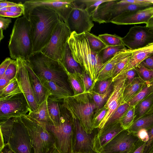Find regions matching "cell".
Segmentation results:
<instances>
[{
	"label": "cell",
	"instance_id": "cell-14",
	"mask_svg": "<svg viewBox=\"0 0 153 153\" xmlns=\"http://www.w3.org/2000/svg\"><path fill=\"white\" fill-rule=\"evenodd\" d=\"M123 44L134 50L153 43V33L146 26L131 27L126 35L122 38Z\"/></svg>",
	"mask_w": 153,
	"mask_h": 153
},
{
	"label": "cell",
	"instance_id": "cell-38",
	"mask_svg": "<svg viewBox=\"0 0 153 153\" xmlns=\"http://www.w3.org/2000/svg\"><path fill=\"white\" fill-rule=\"evenodd\" d=\"M134 111V106H130L120 120V126L124 130H128L133 124L135 119Z\"/></svg>",
	"mask_w": 153,
	"mask_h": 153
},
{
	"label": "cell",
	"instance_id": "cell-49",
	"mask_svg": "<svg viewBox=\"0 0 153 153\" xmlns=\"http://www.w3.org/2000/svg\"><path fill=\"white\" fill-rule=\"evenodd\" d=\"M125 74L126 79V85L129 84L135 78L138 77L137 72L134 69L128 71Z\"/></svg>",
	"mask_w": 153,
	"mask_h": 153
},
{
	"label": "cell",
	"instance_id": "cell-36",
	"mask_svg": "<svg viewBox=\"0 0 153 153\" xmlns=\"http://www.w3.org/2000/svg\"><path fill=\"white\" fill-rule=\"evenodd\" d=\"M84 33L91 48L95 52L98 53L107 46L98 36L89 32Z\"/></svg>",
	"mask_w": 153,
	"mask_h": 153
},
{
	"label": "cell",
	"instance_id": "cell-37",
	"mask_svg": "<svg viewBox=\"0 0 153 153\" xmlns=\"http://www.w3.org/2000/svg\"><path fill=\"white\" fill-rule=\"evenodd\" d=\"M14 119L15 117L0 122V131L3 134L5 145L8 144L12 135Z\"/></svg>",
	"mask_w": 153,
	"mask_h": 153
},
{
	"label": "cell",
	"instance_id": "cell-15",
	"mask_svg": "<svg viewBox=\"0 0 153 153\" xmlns=\"http://www.w3.org/2000/svg\"><path fill=\"white\" fill-rule=\"evenodd\" d=\"M16 60L17 70L15 78L27 101L31 111H34L37 108L39 105L34 98L28 71L23 60L19 58Z\"/></svg>",
	"mask_w": 153,
	"mask_h": 153
},
{
	"label": "cell",
	"instance_id": "cell-60",
	"mask_svg": "<svg viewBox=\"0 0 153 153\" xmlns=\"http://www.w3.org/2000/svg\"><path fill=\"white\" fill-rule=\"evenodd\" d=\"M48 153H59L55 146L52 148Z\"/></svg>",
	"mask_w": 153,
	"mask_h": 153
},
{
	"label": "cell",
	"instance_id": "cell-1",
	"mask_svg": "<svg viewBox=\"0 0 153 153\" xmlns=\"http://www.w3.org/2000/svg\"><path fill=\"white\" fill-rule=\"evenodd\" d=\"M61 20L56 12L48 7L40 6L32 10L29 17L32 53L40 52L48 44L55 27Z\"/></svg>",
	"mask_w": 153,
	"mask_h": 153
},
{
	"label": "cell",
	"instance_id": "cell-12",
	"mask_svg": "<svg viewBox=\"0 0 153 153\" xmlns=\"http://www.w3.org/2000/svg\"><path fill=\"white\" fill-rule=\"evenodd\" d=\"M91 15L82 5L74 1V7L66 24L71 33L79 34L90 32L94 26Z\"/></svg>",
	"mask_w": 153,
	"mask_h": 153
},
{
	"label": "cell",
	"instance_id": "cell-13",
	"mask_svg": "<svg viewBox=\"0 0 153 153\" xmlns=\"http://www.w3.org/2000/svg\"><path fill=\"white\" fill-rule=\"evenodd\" d=\"M8 144L14 153H34L28 133L20 117H15Z\"/></svg>",
	"mask_w": 153,
	"mask_h": 153
},
{
	"label": "cell",
	"instance_id": "cell-54",
	"mask_svg": "<svg viewBox=\"0 0 153 153\" xmlns=\"http://www.w3.org/2000/svg\"><path fill=\"white\" fill-rule=\"evenodd\" d=\"M20 2L18 3L6 1H0V9L4 7H10L18 5Z\"/></svg>",
	"mask_w": 153,
	"mask_h": 153
},
{
	"label": "cell",
	"instance_id": "cell-9",
	"mask_svg": "<svg viewBox=\"0 0 153 153\" xmlns=\"http://www.w3.org/2000/svg\"><path fill=\"white\" fill-rule=\"evenodd\" d=\"M31 111L23 93L0 98V122L10 118L20 117Z\"/></svg>",
	"mask_w": 153,
	"mask_h": 153
},
{
	"label": "cell",
	"instance_id": "cell-25",
	"mask_svg": "<svg viewBox=\"0 0 153 153\" xmlns=\"http://www.w3.org/2000/svg\"><path fill=\"white\" fill-rule=\"evenodd\" d=\"M146 83L138 76L129 84L126 85L123 94V104L128 102L137 95Z\"/></svg>",
	"mask_w": 153,
	"mask_h": 153
},
{
	"label": "cell",
	"instance_id": "cell-18",
	"mask_svg": "<svg viewBox=\"0 0 153 153\" xmlns=\"http://www.w3.org/2000/svg\"><path fill=\"white\" fill-rule=\"evenodd\" d=\"M153 16V6L122 14L113 19L111 23L118 25L146 24Z\"/></svg>",
	"mask_w": 153,
	"mask_h": 153
},
{
	"label": "cell",
	"instance_id": "cell-21",
	"mask_svg": "<svg viewBox=\"0 0 153 153\" xmlns=\"http://www.w3.org/2000/svg\"><path fill=\"white\" fill-rule=\"evenodd\" d=\"M152 54L153 43L150 44L144 47L133 50L125 66L117 76L125 74L128 71L134 68L145 59Z\"/></svg>",
	"mask_w": 153,
	"mask_h": 153
},
{
	"label": "cell",
	"instance_id": "cell-45",
	"mask_svg": "<svg viewBox=\"0 0 153 153\" xmlns=\"http://www.w3.org/2000/svg\"><path fill=\"white\" fill-rule=\"evenodd\" d=\"M98 82H99L97 92L100 94L105 93L108 90L113 82L112 78Z\"/></svg>",
	"mask_w": 153,
	"mask_h": 153
},
{
	"label": "cell",
	"instance_id": "cell-62",
	"mask_svg": "<svg viewBox=\"0 0 153 153\" xmlns=\"http://www.w3.org/2000/svg\"><path fill=\"white\" fill-rule=\"evenodd\" d=\"M148 153H153V149L149 151Z\"/></svg>",
	"mask_w": 153,
	"mask_h": 153
},
{
	"label": "cell",
	"instance_id": "cell-29",
	"mask_svg": "<svg viewBox=\"0 0 153 153\" xmlns=\"http://www.w3.org/2000/svg\"><path fill=\"white\" fill-rule=\"evenodd\" d=\"M64 68L67 76L69 84L73 91L74 95H77L85 92L81 77L82 74H79L76 73H71L68 71L64 67Z\"/></svg>",
	"mask_w": 153,
	"mask_h": 153
},
{
	"label": "cell",
	"instance_id": "cell-44",
	"mask_svg": "<svg viewBox=\"0 0 153 153\" xmlns=\"http://www.w3.org/2000/svg\"><path fill=\"white\" fill-rule=\"evenodd\" d=\"M82 78L83 81L85 92L93 90L95 84L94 83L90 76L82 70Z\"/></svg>",
	"mask_w": 153,
	"mask_h": 153
},
{
	"label": "cell",
	"instance_id": "cell-53",
	"mask_svg": "<svg viewBox=\"0 0 153 153\" xmlns=\"http://www.w3.org/2000/svg\"><path fill=\"white\" fill-rule=\"evenodd\" d=\"M22 13L8 11H0V16L8 18H16L21 16Z\"/></svg>",
	"mask_w": 153,
	"mask_h": 153
},
{
	"label": "cell",
	"instance_id": "cell-7",
	"mask_svg": "<svg viewBox=\"0 0 153 153\" xmlns=\"http://www.w3.org/2000/svg\"><path fill=\"white\" fill-rule=\"evenodd\" d=\"M20 117L28 131L34 153H48L55 146L53 135L45 125L27 114Z\"/></svg>",
	"mask_w": 153,
	"mask_h": 153
},
{
	"label": "cell",
	"instance_id": "cell-31",
	"mask_svg": "<svg viewBox=\"0 0 153 153\" xmlns=\"http://www.w3.org/2000/svg\"><path fill=\"white\" fill-rule=\"evenodd\" d=\"M113 87V82L108 90L103 94H99L93 89L88 91L96 105L97 110L100 109L103 107L112 91Z\"/></svg>",
	"mask_w": 153,
	"mask_h": 153
},
{
	"label": "cell",
	"instance_id": "cell-42",
	"mask_svg": "<svg viewBox=\"0 0 153 153\" xmlns=\"http://www.w3.org/2000/svg\"><path fill=\"white\" fill-rule=\"evenodd\" d=\"M107 112V110L103 107L100 109L96 111L94 115L92 121V126L94 129L98 128L100 123L105 117Z\"/></svg>",
	"mask_w": 153,
	"mask_h": 153
},
{
	"label": "cell",
	"instance_id": "cell-43",
	"mask_svg": "<svg viewBox=\"0 0 153 153\" xmlns=\"http://www.w3.org/2000/svg\"><path fill=\"white\" fill-rule=\"evenodd\" d=\"M17 70V60L13 59L6 69L4 75L7 78L11 81L15 78Z\"/></svg>",
	"mask_w": 153,
	"mask_h": 153
},
{
	"label": "cell",
	"instance_id": "cell-51",
	"mask_svg": "<svg viewBox=\"0 0 153 153\" xmlns=\"http://www.w3.org/2000/svg\"><path fill=\"white\" fill-rule=\"evenodd\" d=\"M13 59L11 58H6L0 65V77L4 74L5 71Z\"/></svg>",
	"mask_w": 153,
	"mask_h": 153
},
{
	"label": "cell",
	"instance_id": "cell-17",
	"mask_svg": "<svg viewBox=\"0 0 153 153\" xmlns=\"http://www.w3.org/2000/svg\"><path fill=\"white\" fill-rule=\"evenodd\" d=\"M92 139L93 150L100 153L103 148L115 137L124 130L118 122L101 129L97 128Z\"/></svg>",
	"mask_w": 153,
	"mask_h": 153
},
{
	"label": "cell",
	"instance_id": "cell-6",
	"mask_svg": "<svg viewBox=\"0 0 153 153\" xmlns=\"http://www.w3.org/2000/svg\"><path fill=\"white\" fill-rule=\"evenodd\" d=\"M61 118L57 125H47L53 137L59 153H74V128L73 118L63 102L60 103Z\"/></svg>",
	"mask_w": 153,
	"mask_h": 153
},
{
	"label": "cell",
	"instance_id": "cell-4",
	"mask_svg": "<svg viewBox=\"0 0 153 153\" xmlns=\"http://www.w3.org/2000/svg\"><path fill=\"white\" fill-rule=\"evenodd\" d=\"M10 58L27 60L32 54L33 45L30 22L23 16L15 21L8 46Z\"/></svg>",
	"mask_w": 153,
	"mask_h": 153
},
{
	"label": "cell",
	"instance_id": "cell-34",
	"mask_svg": "<svg viewBox=\"0 0 153 153\" xmlns=\"http://www.w3.org/2000/svg\"><path fill=\"white\" fill-rule=\"evenodd\" d=\"M110 0H79L75 2L82 6L91 15L92 17L97 12L99 6Z\"/></svg>",
	"mask_w": 153,
	"mask_h": 153
},
{
	"label": "cell",
	"instance_id": "cell-24",
	"mask_svg": "<svg viewBox=\"0 0 153 153\" xmlns=\"http://www.w3.org/2000/svg\"><path fill=\"white\" fill-rule=\"evenodd\" d=\"M41 81L47 90L49 96L59 100H63L72 95L70 90L59 86L53 81L47 80Z\"/></svg>",
	"mask_w": 153,
	"mask_h": 153
},
{
	"label": "cell",
	"instance_id": "cell-40",
	"mask_svg": "<svg viewBox=\"0 0 153 153\" xmlns=\"http://www.w3.org/2000/svg\"><path fill=\"white\" fill-rule=\"evenodd\" d=\"M98 36L107 46H117L123 44L121 37L116 35L104 33L100 34Z\"/></svg>",
	"mask_w": 153,
	"mask_h": 153
},
{
	"label": "cell",
	"instance_id": "cell-58",
	"mask_svg": "<svg viewBox=\"0 0 153 153\" xmlns=\"http://www.w3.org/2000/svg\"><path fill=\"white\" fill-rule=\"evenodd\" d=\"M146 26L153 33V16L147 23Z\"/></svg>",
	"mask_w": 153,
	"mask_h": 153
},
{
	"label": "cell",
	"instance_id": "cell-20",
	"mask_svg": "<svg viewBox=\"0 0 153 153\" xmlns=\"http://www.w3.org/2000/svg\"><path fill=\"white\" fill-rule=\"evenodd\" d=\"M133 51V50L129 49L120 51L104 63L99 73L97 82L112 78L114 69L116 65L130 56Z\"/></svg>",
	"mask_w": 153,
	"mask_h": 153
},
{
	"label": "cell",
	"instance_id": "cell-33",
	"mask_svg": "<svg viewBox=\"0 0 153 153\" xmlns=\"http://www.w3.org/2000/svg\"><path fill=\"white\" fill-rule=\"evenodd\" d=\"M127 49L123 44L117 46H107L99 52L98 55L102 63L104 64L117 53Z\"/></svg>",
	"mask_w": 153,
	"mask_h": 153
},
{
	"label": "cell",
	"instance_id": "cell-56",
	"mask_svg": "<svg viewBox=\"0 0 153 153\" xmlns=\"http://www.w3.org/2000/svg\"><path fill=\"white\" fill-rule=\"evenodd\" d=\"M148 133L149 136V139L148 141L146 143V146L148 147L151 143L153 141V126L150 128Z\"/></svg>",
	"mask_w": 153,
	"mask_h": 153
},
{
	"label": "cell",
	"instance_id": "cell-28",
	"mask_svg": "<svg viewBox=\"0 0 153 153\" xmlns=\"http://www.w3.org/2000/svg\"><path fill=\"white\" fill-rule=\"evenodd\" d=\"M63 100H59L49 96L47 99V105L50 117L53 125H58L60 122L61 113L60 102Z\"/></svg>",
	"mask_w": 153,
	"mask_h": 153
},
{
	"label": "cell",
	"instance_id": "cell-35",
	"mask_svg": "<svg viewBox=\"0 0 153 153\" xmlns=\"http://www.w3.org/2000/svg\"><path fill=\"white\" fill-rule=\"evenodd\" d=\"M22 93L16 78L10 81L4 88L0 91V98L7 97Z\"/></svg>",
	"mask_w": 153,
	"mask_h": 153
},
{
	"label": "cell",
	"instance_id": "cell-61",
	"mask_svg": "<svg viewBox=\"0 0 153 153\" xmlns=\"http://www.w3.org/2000/svg\"><path fill=\"white\" fill-rule=\"evenodd\" d=\"M74 153H98L94 151H90L86 152H75Z\"/></svg>",
	"mask_w": 153,
	"mask_h": 153
},
{
	"label": "cell",
	"instance_id": "cell-16",
	"mask_svg": "<svg viewBox=\"0 0 153 153\" xmlns=\"http://www.w3.org/2000/svg\"><path fill=\"white\" fill-rule=\"evenodd\" d=\"M135 142L131 133L124 130L111 140L100 153H129Z\"/></svg>",
	"mask_w": 153,
	"mask_h": 153
},
{
	"label": "cell",
	"instance_id": "cell-10",
	"mask_svg": "<svg viewBox=\"0 0 153 153\" xmlns=\"http://www.w3.org/2000/svg\"><path fill=\"white\" fill-rule=\"evenodd\" d=\"M74 0H35L25 1L23 4L25 8L23 14L29 20L30 13L34 8L44 6L51 8L59 15L65 23L74 7Z\"/></svg>",
	"mask_w": 153,
	"mask_h": 153
},
{
	"label": "cell",
	"instance_id": "cell-30",
	"mask_svg": "<svg viewBox=\"0 0 153 153\" xmlns=\"http://www.w3.org/2000/svg\"><path fill=\"white\" fill-rule=\"evenodd\" d=\"M134 107V122L143 116L153 107V93L140 101Z\"/></svg>",
	"mask_w": 153,
	"mask_h": 153
},
{
	"label": "cell",
	"instance_id": "cell-48",
	"mask_svg": "<svg viewBox=\"0 0 153 153\" xmlns=\"http://www.w3.org/2000/svg\"><path fill=\"white\" fill-rule=\"evenodd\" d=\"M25 8L24 5L20 2L19 5L10 7H4L0 9V11H8L11 12L20 13L23 14L24 12Z\"/></svg>",
	"mask_w": 153,
	"mask_h": 153
},
{
	"label": "cell",
	"instance_id": "cell-55",
	"mask_svg": "<svg viewBox=\"0 0 153 153\" xmlns=\"http://www.w3.org/2000/svg\"><path fill=\"white\" fill-rule=\"evenodd\" d=\"M10 81L4 75L0 77V91L5 87Z\"/></svg>",
	"mask_w": 153,
	"mask_h": 153
},
{
	"label": "cell",
	"instance_id": "cell-52",
	"mask_svg": "<svg viewBox=\"0 0 153 153\" xmlns=\"http://www.w3.org/2000/svg\"><path fill=\"white\" fill-rule=\"evenodd\" d=\"M140 64L149 69L153 70V54L145 59Z\"/></svg>",
	"mask_w": 153,
	"mask_h": 153
},
{
	"label": "cell",
	"instance_id": "cell-3",
	"mask_svg": "<svg viewBox=\"0 0 153 153\" xmlns=\"http://www.w3.org/2000/svg\"><path fill=\"white\" fill-rule=\"evenodd\" d=\"M26 61L41 81H52L70 90L67 76L60 61L51 59L41 52L32 53Z\"/></svg>",
	"mask_w": 153,
	"mask_h": 153
},
{
	"label": "cell",
	"instance_id": "cell-26",
	"mask_svg": "<svg viewBox=\"0 0 153 153\" xmlns=\"http://www.w3.org/2000/svg\"><path fill=\"white\" fill-rule=\"evenodd\" d=\"M27 115L46 126L53 125L48 112L47 100L41 103L37 109L28 113Z\"/></svg>",
	"mask_w": 153,
	"mask_h": 153
},
{
	"label": "cell",
	"instance_id": "cell-59",
	"mask_svg": "<svg viewBox=\"0 0 153 153\" xmlns=\"http://www.w3.org/2000/svg\"><path fill=\"white\" fill-rule=\"evenodd\" d=\"M0 132V151L4 148L5 146L4 138L2 133Z\"/></svg>",
	"mask_w": 153,
	"mask_h": 153
},
{
	"label": "cell",
	"instance_id": "cell-46",
	"mask_svg": "<svg viewBox=\"0 0 153 153\" xmlns=\"http://www.w3.org/2000/svg\"><path fill=\"white\" fill-rule=\"evenodd\" d=\"M11 22V19L10 18L0 16V41L4 37L3 31L8 27Z\"/></svg>",
	"mask_w": 153,
	"mask_h": 153
},
{
	"label": "cell",
	"instance_id": "cell-50",
	"mask_svg": "<svg viewBox=\"0 0 153 153\" xmlns=\"http://www.w3.org/2000/svg\"><path fill=\"white\" fill-rule=\"evenodd\" d=\"M137 133L138 137L142 141L146 143L148 141L149 136L147 129H142L138 131Z\"/></svg>",
	"mask_w": 153,
	"mask_h": 153
},
{
	"label": "cell",
	"instance_id": "cell-39",
	"mask_svg": "<svg viewBox=\"0 0 153 153\" xmlns=\"http://www.w3.org/2000/svg\"><path fill=\"white\" fill-rule=\"evenodd\" d=\"M130 106L128 103H125L120 105L108 121L103 127L119 122L120 119Z\"/></svg>",
	"mask_w": 153,
	"mask_h": 153
},
{
	"label": "cell",
	"instance_id": "cell-57",
	"mask_svg": "<svg viewBox=\"0 0 153 153\" xmlns=\"http://www.w3.org/2000/svg\"><path fill=\"white\" fill-rule=\"evenodd\" d=\"M0 153H14L10 149L8 144L5 145V147L0 151Z\"/></svg>",
	"mask_w": 153,
	"mask_h": 153
},
{
	"label": "cell",
	"instance_id": "cell-23",
	"mask_svg": "<svg viewBox=\"0 0 153 153\" xmlns=\"http://www.w3.org/2000/svg\"><path fill=\"white\" fill-rule=\"evenodd\" d=\"M60 62L64 68L68 72L82 74V69L79 64L73 58L68 42Z\"/></svg>",
	"mask_w": 153,
	"mask_h": 153
},
{
	"label": "cell",
	"instance_id": "cell-2",
	"mask_svg": "<svg viewBox=\"0 0 153 153\" xmlns=\"http://www.w3.org/2000/svg\"><path fill=\"white\" fill-rule=\"evenodd\" d=\"M68 43L74 59L95 84L103 65L98 53L91 48L84 33L78 34L74 32L71 33Z\"/></svg>",
	"mask_w": 153,
	"mask_h": 153
},
{
	"label": "cell",
	"instance_id": "cell-11",
	"mask_svg": "<svg viewBox=\"0 0 153 153\" xmlns=\"http://www.w3.org/2000/svg\"><path fill=\"white\" fill-rule=\"evenodd\" d=\"M112 79L113 89L103 106L107 110V112L97 128L99 129L103 128L116 109L123 104V94L126 85L125 74L117 76Z\"/></svg>",
	"mask_w": 153,
	"mask_h": 153
},
{
	"label": "cell",
	"instance_id": "cell-32",
	"mask_svg": "<svg viewBox=\"0 0 153 153\" xmlns=\"http://www.w3.org/2000/svg\"><path fill=\"white\" fill-rule=\"evenodd\" d=\"M153 93V79L146 82L139 92L127 102L130 106H135L140 101Z\"/></svg>",
	"mask_w": 153,
	"mask_h": 153
},
{
	"label": "cell",
	"instance_id": "cell-27",
	"mask_svg": "<svg viewBox=\"0 0 153 153\" xmlns=\"http://www.w3.org/2000/svg\"><path fill=\"white\" fill-rule=\"evenodd\" d=\"M153 126V107L141 117L135 121L127 130L130 133L142 129H149Z\"/></svg>",
	"mask_w": 153,
	"mask_h": 153
},
{
	"label": "cell",
	"instance_id": "cell-5",
	"mask_svg": "<svg viewBox=\"0 0 153 153\" xmlns=\"http://www.w3.org/2000/svg\"><path fill=\"white\" fill-rule=\"evenodd\" d=\"M63 102L72 117L78 120L86 132L91 134L94 129L92 121L97 107L88 92L69 96Z\"/></svg>",
	"mask_w": 153,
	"mask_h": 153
},
{
	"label": "cell",
	"instance_id": "cell-41",
	"mask_svg": "<svg viewBox=\"0 0 153 153\" xmlns=\"http://www.w3.org/2000/svg\"><path fill=\"white\" fill-rule=\"evenodd\" d=\"M138 76L145 82H149L153 79V70L149 69L141 64L134 68Z\"/></svg>",
	"mask_w": 153,
	"mask_h": 153
},
{
	"label": "cell",
	"instance_id": "cell-22",
	"mask_svg": "<svg viewBox=\"0 0 153 153\" xmlns=\"http://www.w3.org/2000/svg\"><path fill=\"white\" fill-rule=\"evenodd\" d=\"M23 60L28 71L34 98L39 106L47 100L49 95L43 83L34 73L30 66L26 61Z\"/></svg>",
	"mask_w": 153,
	"mask_h": 153
},
{
	"label": "cell",
	"instance_id": "cell-19",
	"mask_svg": "<svg viewBox=\"0 0 153 153\" xmlns=\"http://www.w3.org/2000/svg\"><path fill=\"white\" fill-rule=\"evenodd\" d=\"M72 118L74 128V152L94 151L92 142L93 131L91 134H88L82 127L78 120Z\"/></svg>",
	"mask_w": 153,
	"mask_h": 153
},
{
	"label": "cell",
	"instance_id": "cell-8",
	"mask_svg": "<svg viewBox=\"0 0 153 153\" xmlns=\"http://www.w3.org/2000/svg\"><path fill=\"white\" fill-rule=\"evenodd\" d=\"M71 33L66 23L60 21L55 27L49 42L40 52L51 59L61 61Z\"/></svg>",
	"mask_w": 153,
	"mask_h": 153
},
{
	"label": "cell",
	"instance_id": "cell-47",
	"mask_svg": "<svg viewBox=\"0 0 153 153\" xmlns=\"http://www.w3.org/2000/svg\"><path fill=\"white\" fill-rule=\"evenodd\" d=\"M130 56L121 61L116 65L114 69L112 78L116 77L123 69L127 63Z\"/></svg>",
	"mask_w": 153,
	"mask_h": 153
}]
</instances>
